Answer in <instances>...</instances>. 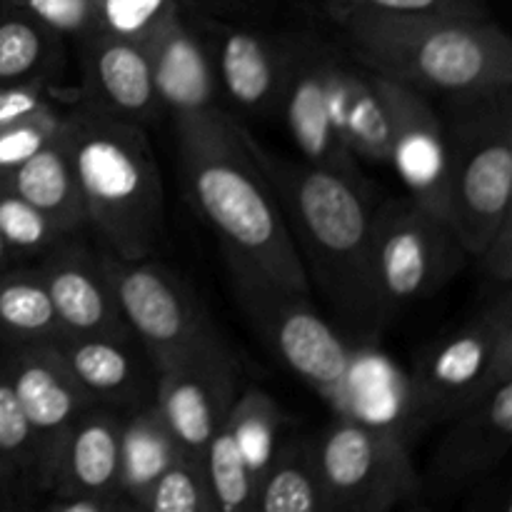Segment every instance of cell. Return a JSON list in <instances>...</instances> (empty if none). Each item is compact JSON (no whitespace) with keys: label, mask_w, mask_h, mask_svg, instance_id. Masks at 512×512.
Wrapping results in <instances>:
<instances>
[{"label":"cell","mask_w":512,"mask_h":512,"mask_svg":"<svg viewBox=\"0 0 512 512\" xmlns=\"http://www.w3.org/2000/svg\"><path fill=\"white\" fill-rule=\"evenodd\" d=\"M255 160L275 190L310 288H318L355 335L383 328L373 275V188L270 153L248 130Z\"/></svg>","instance_id":"6da1fadb"},{"label":"cell","mask_w":512,"mask_h":512,"mask_svg":"<svg viewBox=\"0 0 512 512\" xmlns=\"http://www.w3.org/2000/svg\"><path fill=\"white\" fill-rule=\"evenodd\" d=\"M190 203L218 235L228 258L275 283L310 295V280L268 175L255 160L248 128L223 108L173 118Z\"/></svg>","instance_id":"7a4b0ae2"},{"label":"cell","mask_w":512,"mask_h":512,"mask_svg":"<svg viewBox=\"0 0 512 512\" xmlns=\"http://www.w3.org/2000/svg\"><path fill=\"white\" fill-rule=\"evenodd\" d=\"M343 48L375 73L428 98L468 100L512 88V43L490 18L328 8Z\"/></svg>","instance_id":"3957f363"},{"label":"cell","mask_w":512,"mask_h":512,"mask_svg":"<svg viewBox=\"0 0 512 512\" xmlns=\"http://www.w3.org/2000/svg\"><path fill=\"white\" fill-rule=\"evenodd\" d=\"M63 138L85 218L105 250L125 260L150 258L163 238L165 193L143 125L83 100L63 113Z\"/></svg>","instance_id":"277c9868"},{"label":"cell","mask_w":512,"mask_h":512,"mask_svg":"<svg viewBox=\"0 0 512 512\" xmlns=\"http://www.w3.org/2000/svg\"><path fill=\"white\" fill-rule=\"evenodd\" d=\"M445 215L470 258L508 218L512 198V88L445 108Z\"/></svg>","instance_id":"5b68a950"},{"label":"cell","mask_w":512,"mask_h":512,"mask_svg":"<svg viewBox=\"0 0 512 512\" xmlns=\"http://www.w3.org/2000/svg\"><path fill=\"white\" fill-rule=\"evenodd\" d=\"M240 310L270 353L323 400L333 403L353 363V345L310 305L308 293L275 283L225 255Z\"/></svg>","instance_id":"8992f818"},{"label":"cell","mask_w":512,"mask_h":512,"mask_svg":"<svg viewBox=\"0 0 512 512\" xmlns=\"http://www.w3.org/2000/svg\"><path fill=\"white\" fill-rule=\"evenodd\" d=\"M468 258L448 220L408 195L375 205L373 275L385 320L440 293Z\"/></svg>","instance_id":"52a82bcc"},{"label":"cell","mask_w":512,"mask_h":512,"mask_svg":"<svg viewBox=\"0 0 512 512\" xmlns=\"http://www.w3.org/2000/svg\"><path fill=\"white\" fill-rule=\"evenodd\" d=\"M318 443L325 512H390L420 498L408 440L353 418H338Z\"/></svg>","instance_id":"ba28073f"},{"label":"cell","mask_w":512,"mask_h":512,"mask_svg":"<svg viewBox=\"0 0 512 512\" xmlns=\"http://www.w3.org/2000/svg\"><path fill=\"white\" fill-rule=\"evenodd\" d=\"M512 378V290L493 293L483 310L440 340L413 375L425 420H450Z\"/></svg>","instance_id":"9c48e42d"},{"label":"cell","mask_w":512,"mask_h":512,"mask_svg":"<svg viewBox=\"0 0 512 512\" xmlns=\"http://www.w3.org/2000/svg\"><path fill=\"white\" fill-rule=\"evenodd\" d=\"M120 315L155 370L223 343L198 298L170 268L148 258L125 260L98 253Z\"/></svg>","instance_id":"30bf717a"},{"label":"cell","mask_w":512,"mask_h":512,"mask_svg":"<svg viewBox=\"0 0 512 512\" xmlns=\"http://www.w3.org/2000/svg\"><path fill=\"white\" fill-rule=\"evenodd\" d=\"M328 40L310 33L288 35L278 113L305 163L370 185L360 160L348 150L335 125L328 93Z\"/></svg>","instance_id":"8fae6325"},{"label":"cell","mask_w":512,"mask_h":512,"mask_svg":"<svg viewBox=\"0 0 512 512\" xmlns=\"http://www.w3.org/2000/svg\"><path fill=\"white\" fill-rule=\"evenodd\" d=\"M238 393V360L225 343L185 355L158 370L155 408L183 458L203 465L208 443Z\"/></svg>","instance_id":"7c38bea8"},{"label":"cell","mask_w":512,"mask_h":512,"mask_svg":"<svg viewBox=\"0 0 512 512\" xmlns=\"http://www.w3.org/2000/svg\"><path fill=\"white\" fill-rule=\"evenodd\" d=\"M375 78L388 108V165L398 173L410 200L448 220L445 215L448 148H445L443 118L428 95L420 90L380 73H375Z\"/></svg>","instance_id":"4fadbf2b"},{"label":"cell","mask_w":512,"mask_h":512,"mask_svg":"<svg viewBox=\"0 0 512 512\" xmlns=\"http://www.w3.org/2000/svg\"><path fill=\"white\" fill-rule=\"evenodd\" d=\"M193 25L213 60L218 90L235 108L248 115H268L278 108L288 35L260 33L210 13H200Z\"/></svg>","instance_id":"5bb4252c"},{"label":"cell","mask_w":512,"mask_h":512,"mask_svg":"<svg viewBox=\"0 0 512 512\" xmlns=\"http://www.w3.org/2000/svg\"><path fill=\"white\" fill-rule=\"evenodd\" d=\"M3 345V343H0ZM5 368L40 450V490L65 430L93 400L75 383L53 343L3 345Z\"/></svg>","instance_id":"9a60e30c"},{"label":"cell","mask_w":512,"mask_h":512,"mask_svg":"<svg viewBox=\"0 0 512 512\" xmlns=\"http://www.w3.org/2000/svg\"><path fill=\"white\" fill-rule=\"evenodd\" d=\"M38 273L48 288L63 333L135 338L120 315L100 255L73 243V235L40 255Z\"/></svg>","instance_id":"2e32d148"},{"label":"cell","mask_w":512,"mask_h":512,"mask_svg":"<svg viewBox=\"0 0 512 512\" xmlns=\"http://www.w3.org/2000/svg\"><path fill=\"white\" fill-rule=\"evenodd\" d=\"M53 345L93 403L128 413L155 400L158 370L135 338L63 333Z\"/></svg>","instance_id":"e0dca14e"},{"label":"cell","mask_w":512,"mask_h":512,"mask_svg":"<svg viewBox=\"0 0 512 512\" xmlns=\"http://www.w3.org/2000/svg\"><path fill=\"white\" fill-rule=\"evenodd\" d=\"M435 448L433 473L443 490H458L493 473L512 448V378L495 383L473 405L450 418Z\"/></svg>","instance_id":"ac0fdd59"},{"label":"cell","mask_w":512,"mask_h":512,"mask_svg":"<svg viewBox=\"0 0 512 512\" xmlns=\"http://www.w3.org/2000/svg\"><path fill=\"white\" fill-rule=\"evenodd\" d=\"M143 45L163 113L183 118L218 105L220 90L213 60L185 3H180Z\"/></svg>","instance_id":"d6986e66"},{"label":"cell","mask_w":512,"mask_h":512,"mask_svg":"<svg viewBox=\"0 0 512 512\" xmlns=\"http://www.w3.org/2000/svg\"><path fill=\"white\" fill-rule=\"evenodd\" d=\"M125 413L90 403L65 430L50 463L45 495L123 493L120 490V433Z\"/></svg>","instance_id":"ffe728a7"},{"label":"cell","mask_w":512,"mask_h":512,"mask_svg":"<svg viewBox=\"0 0 512 512\" xmlns=\"http://www.w3.org/2000/svg\"><path fill=\"white\" fill-rule=\"evenodd\" d=\"M85 100L118 118L145 125L163 113L143 43L90 33L83 38Z\"/></svg>","instance_id":"44dd1931"},{"label":"cell","mask_w":512,"mask_h":512,"mask_svg":"<svg viewBox=\"0 0 512 512\" xmlns=\"http://www.w3.org/2000/svg\"><path fill=\"white\" fill-rule=\"evenodd\" d=\"M330 110L340 138L358 160L388 165V108L370 68L353 58L343 45L328 53Z\"/></svg>","instance_id":"7402d4cb"},{"label":"cell","mask_w":512,"mask_h":512,"mask_svg":"<svg viewBox=\"0 0 512 512\" xmlns=\"http://www.w3.org/2000/svg\"><path fill=\"white\" fill-rule=\"evenodd\" d=\"M330 405L338 410L340 418H353L383 430H390L388 410H393V418L405 440H408V433H405L408 420H425L415 400L413 378H403L393 363L375 355L373 350L360 353L353 348V363L345 375L343 388L338 390Z\"/></svg>","instance_id":"603a6c76"},{"label":"cell","mask_w":512,"mask_h":512,"mask_svg":"<svg viewBox=\"0 0 512 512\" xmlns=\"http://www.w3.org/2000/svg\"><path fill=\"white\" fill-rule=\"evenodd\" d=\"M3 180L28 203L43 210L68 235L88 223L83 195H80V185L63 133L50 140L45 148H40L33 158L3 175Z\"/></svg>","instance_id":"cb8c5ba5"},{"label":"cell","mask_w":512,"mask_h":512,"mask_svg":"<svg viewBox=\"0 0 512 512\" xmlns=\"http://www.w3.org/2000/svg\"><path fill=\"white\" fill-rule=\"evenodd\" d=\"M258 512H325L318 443L310 435L280 440L255 488Z\"/></svg>","instance_id":"d4e9b609"},{"label":"cell","mask_w":512,"mask_h":512,"mask_svg":"<svg viewBox=\"0 0 512 512\" xmlns=\"http://www.w3.org/2000/svg\"><path fill=\"white\" fill-rule=\"evenodd\" d=\"M180 458L173 435L165 428L155 400L128 410L120 433V490L140 510L155 480Z\"/></svg>","instance_id":"484cf974"},{"label":"cell","mask_w":512,"mask_h":512,"mask_svg":"<svg viewBox=\"0 0 512 512\" xmlns=\"http://www.w3.org/2000/svg\"><path fill=\"white\" fill-rule=\"evenodd\" d=\"M63 60V35L58 30L0 0V85L53 80Z\"/></svg>","instance_id":"4316f807"},{"label":"cell","mask_w":512,"mask_h":512,"mask_svg":"<svg viewBox=\"0 0 512 512\" xmlns=\"http://www.w3.org/2000/svg\"><path fill=\"white\" fill-rule=\"evenodd\" d=\"M63 335L38 268L0 273V343H53Z\"/></svg>","instance_id":"83f0119b"},{"label":"cell","mask_w":512,"mask_h":512,"mask_svg":"<svg viewBox=\"0 0 512 512\" xmlns=\"http://www.w3.org/2000/svg\"><path fill=\"white\" fill-rule=\"evenodd\" d=\"M205 478L213 495L215 512H253L258 475L240 453L230 425L220 423L203 458Z\"/></svg>","instance_id":"f1b7e54d"},{"label":"cell","mask_w":512,"mask_h":512,"mask_svg":"<svg viewBox=\"0 0 512 512\" xmlns=\"http://www.w3.org/2000/svg\"><path fill=\"white\" fill-rule=\"evenodd\" d=\"M225 423L230 425L240 453L260 480L280 443V425H283L280 405L263 388H248L238 393L233 408L225 415Z\"/></svg>","instance_id":"f546056e"},{"label":"cell","mask_w":512,"mask_h":512,"mask_svg":"<svg viewBox=\"0 0 512 512\" xmlns=\"http://www.w3.org/2000/svg\"><path fill=\"white\" fill-rule=\"evenodd\" d=\"M0 235L10 248L13 258H40L50 248L68 238L60 225H55L43 210L15 193L3 178H0Z\"/></svg>","instance_id":"4dcf8cb0"},{"label":"cell","mask_w":512,"mask_h":512,"mask_svg":"<svg viewBox=\"0 0 512 512\" xmlns=\"http://www.w3.org/2000/svg\"><path fill=\"white\" fill-rule=\"evenodd\" d=\"M0 458L23 470L35 488L40 490V450L33 428L25 418L20 400L10 383L8 368H5L3 345H0ZM43 495V490H40Z\"/></svg>","instance_id":"1f68e13d"},{"label":"cell","mask_w":512,"mask_h":512,"mask_svg":"<svg viewBox=\"0 0 512 512\" xmlns=\"http://www.w3.org/2000/svg\"><path fill=\"white\" fill-rule=\"evenodd\" d=\"M140 510L148 512H215L208 478L200 463L180 455L145 495Z\"/></svg>","instance_id":"d6a6232c"},{"label":"cell","mask_w":512,"mask_h":512,"mask_svg":"<svg viewBox=\"0 0 512 512\" xmlns=\"http://www.w3.org/2000/svg\"><path fill=\"white\" fill-rule=\"evenodd\" d=\"M183 0H93V33L145 43Z\"/></svg>","instance_id":"836d02e7"},{"label":"cell","mask_w":512,"mask_h":512,"mask_svg":"<svg viewBox=\"0 0 512 512\" xmlns=\"http://www.w3.org/2000/svg\"><path fill=\"white\" fill-rule=\"evenodd\" d=\"M63 133V110H45L20 123L0 128V178L33 158L40 148Z\"/></svg>","instance_id":"e575fe53"},{"label":"cell","mask_w":512,"mask_h":512,"mask_svg":"<svg viewBox=\"0 0 512 512\" xmlns=\"http://www.w3.org/2000/svg\"><path fill=\"white\" fill-rule=\"evenodd\" d=\"M58 30L63 38H88L95 28L93 0H3Z\"/></svg>","instance_id":"d590c367"},{"label":"cell","mask_w":512,"mask_h":512,"mask_svg":"<svg viewBox=\"0 0 512 512\" xmlns=\"http://www.w3.org/2000/svg\"><path fill=\"white\" fill-rule=\"evenodd\" d=\"M53 80L35 78L0 85V128L55 110Z\"/></svg>","instance_id":"8d00e7d4"},{"label":"cell","mask_w":512,"mask_h":512,"mask_svg":"<svg viewBox=\"0 0 512 512\" xmlns=\"http://www.w3.org/2000/svg\"><path fill=\"white\" fill-rule=\"evenodd\" d=\"M350 8L380 10L395 15H453V18H488L483 0H348ZM340 8V5H338Z\"/></svg>","instance_id":"74e56055"},{"label":"cell","mask_w":512,"mask_h":512,"mask_svg":"<svg viewBox=\"0 0 512 512\" xmlns=\"http://www.w3.org/2000/svg\"><path fill=\"white\" fill-rule=\"evenodd\" d=\"M480 265V273L488 280L493 293L508 290L512 283V215L498 225L493 238L483 245L478 255H475Z\"/></svg>","instance_id":"f35d334b"},{"label":"cell","mask_w":512,"mask_h":512,"mask_svg":"<svg viewBox=\"0 0 512 512\" xmlns=\"http://www.w3.org/2000/svg\"><path fill=\"white\" fill-rule=\"evenodd\" d=\"M43 510L48 512H128L138 510L123 493H65L45 495Z\"/></svg>","instance_id":"ab89813d"},{"label":"cell","mask_w":512,"mask_h":512,"mask_svg":"<svg viewBox=\"0 0 512 512\" xmlns=\"http://www.w3.org/2000/svg\"><path fill=\"white\" fill-rule=\"evenodd\" d=\"M35 498H40V490L33 480L13 463L0 458V512L30 510L35 508Z\"/></svg>","instance_id":"60d3db41"},{"label":"cell","mask_w":512,"mask_h":512,"mask_svg":"<svg viewBox=\"0 0 512 512\" xmlns=\"http://www.w3.org/2000/svg\"><path fill=\"white\" fill-rule=\"evenodd\" d=\"M10 260H13V253H10V248L5 245L3 235H0V273L10 268Z\"/></svg>","instance_id":"b9f144b4"},{"label":"cell","mask_w":512,"mask_h":512,"mask_svg":"<svg viewBox=\"0 0 512 512\" xmlns=\"http://www.w3.org/2000/svg\"><path fill=\"white\" fill-rule=\"evenodd\" d=\"M325 3H328V8H338V5H345L348 0H325Z\"/></svg>","instance_id":"7bdbcfd3"}]
</instances>
